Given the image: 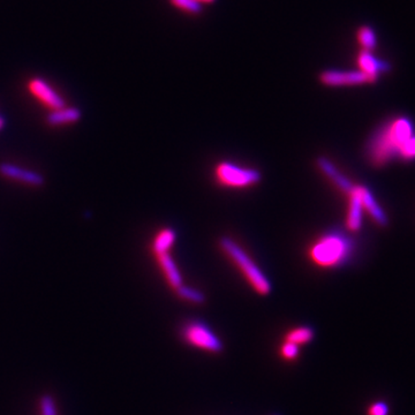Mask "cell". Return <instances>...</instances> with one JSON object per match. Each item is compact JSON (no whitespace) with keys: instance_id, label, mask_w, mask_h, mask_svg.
<instances>
[{"instance_id":"6da1fadb","label":"cell","mask_w":415,"mask_h":415,"mask_svg":"<svg viewBox=\"0 0 415 415\" xmlns=\"http://www.w3.org/2000/svg\"><path fill=\"white\" fill-rule=\"evenodd\" d=\"M413 136V126L407 118H399L378 129L372 136L367 148V155L372 164L384 165L399 154L409 138Z\"/></svg>"},{"instance_id":"7a4b0ae2","label":"cell","mask_w":415,"mask_h":415,"mask_svg":"<svg viewBox=\"0 0 415 415\" xmlns=\"http://www.w3.org/2000/svg\"><path fill=\"white\" fill-rule=\"evenodd\" d=\"M352 252L350 239L343 234L332 232L317 239L308 250L314 265L321 267H335L343 265Z\"/></svg>"},{"instance_id":"3957f363","label":"cell","mask_w":415,"mask_h":415,"mask_svg":"<svg viewBox=\"0 0 415 415\" xmlns=\"http://www.w3.org/2000/svg\"><path fill=\"white\" fill-rule=\"evenodd\" d=\"M219 245H221V250L225 253V255L230 258L231 261L237 265L238 269L245 277V280L258 294L262 297L270 294L272 291L270 280L237 243H234L231 238L224 237L221 238Z\"/></svg>"},{"instance_id":"277c9868","label":"cell","mask_w":415,"mask_h":415,"mask_svg":"<svg viewBox=\"0 0 415 415\" xmlns=\"http://www.w3.org/2000/svg\"><path fill=\"white\" fill-rule=\"evenodd\" d=\"M180 336L184 343L206 353L221 354L224 352V341L204 321H187L180 329Z\"/></svg>"},{"instance_id":"5b68a950","label":"cell","mask_w":415,"mask_h":415,"mask_svg":"<svg viewBox=\"0 0 415 415\" xmlns=\"http://www.w3.org/2000/svg\"><path fill=\"white\" fill-rule=\"evenodd\" d=\"M216 180L221 186L230 188H247L261 182L258 170L243 167L230 162H221L215 169Z\"/></svg>"},{"instance_id":"8992f818","label":"cell","mask_w":415,"mask_h":415,"mask_svg":"<svg viewBox=\"0 0 415 415\" xmlns=\"http://www.w3.org/2000/svg\"><path fill=\"white\" fill-rule=\"evenodd\" d=\"M322 84L328 87L358 86L370 83L366 74L361 71H337L329 70L320 74Z\"/></svg>"},{"instance_id":"52a82bcc","label":"cell","mask_w":415,"mask_h":415,"mask_svg":"<svg viewBox=\"0 0 415 415\" xmlns=\"http://www.w3.org/2000/svg\"><path fill=\"white\" fill-rule=\"evenodd\" d=\"M28 88L36 99H40L45 106L51 110L66 106V101L62 96L59 95L58 92H55L49 83L40 77L31 79L28 83Z\"/></svg>"},{"instance_id":"ba28073f","label":"cell","mask_w":415,"mask_h":415,"mask_svg":"<svg viewBox=\"0 0 415 415\" xmlns=\"http://www.w3.org/2000/svg\"><path fill=\"white\" fill-rule=\"evenodd\" d=\"M0 175L14 182H22L34 187H42L45 184V178L42 173L36 172L34 170L25 169L16 164L0 163Z\"/></svg>"},{"instance_id":"9c48e42d","label":"cell","mask_w":415,"mask_h":415,"mask_svg":"<svg viewBox=\"0 0 415 415\" xmlns=\"http://www.w3.org/2000/svg\"><path fill=\"white\" fill-rule=\"evenodd\" d=\"M358 65H359V71L366 74L370 83L375 82L380 74L387 73V72L390 71L391 68L389 62L376 58L372 52L365 51V50H363L358 55Z\"/></svg>"},{"instance_id":"30bf717a","label":"cell","mask_w":415,"mask_h":415,"mask_svg":"<svg viewBox=\"0 0 415 415\" xmlns=\"http://www.w3.org/2000/svg\"><path fill=\"white\" fill-rule=\"evenodd\" d=\"M82 112L77 106H64L50 111L45 117V121L49 126L57 127L70 125L80 121Z\"/></svg>"},{"instance_id":"8fae6325","label":"cell","mask_w":415,"mask_h":415,"mask_svg":"<svg viewBox=\"0 0 415 415\" xmlns=\"http://www.w3.org/2000/svg\"><path fill=\"white\" fill-rule=\"evenodd\" d=\"M350 197V206H348V230L358 231L361 228L363 223V201L360 197L359 186H354L353 189L348 194Z\"/></svg>"},{"instance_id":"7c38bea8","label":"cell","mask_w":415,"mask_h":415,"mask_svg":"<svg viewBox=\"0 0 415 415\" xmlns=\"http://www.w3.org/2000/svg\"><path fill=\"white\" fill-rule=\"evenodd\" d=\"M317 166L320 167L324 175L331 180L341 191L345 192L346 194H350V192L353 189L354 184L348 180L346 177L341 175L338 170L336 169V166L329 162V160L324 158V157H320L317 160Z\"/></svg>"},{"instance_id":"4fadbf2b","label":"cell","mask_w":415,"mask_h":415,"mask_svg":"<svg viewBox=\"0 0 415 415\" xmlns=\"http://www.w3.org/2000/svg\"><path fill=\"white\" fill-rule=\"evenodd\" d=\"M157 261L160 265V269L163 271L165 280H167L171 289H177L182 285V278L178 267L173 261V258L170 256L169 253L157 256Z\"/></svg>"},{"instance_id":"5bb4252c","label":"cell","mask_w":415,"mask_h":415,"mask_svg":"<svg viewBox=\"0 0 415 415\" xmlns=\"http://www.w3.org/2000/svg\"><path fill=\"white\" fill-rule=\"evenodd\" d=\"M360 197L363 201V209H366L369 212V215L372 216V219L381 226H387V217L385 216L384 211L382 210L381 206L376 202L375 199L372 197L369 189L363 186H359Z\"/></svg>"},{"instance_id":"9a60e30c","label":"cell","mask_w":415,"mask_h":415,"mask_svg":"<svg viewBox=\"0 0 415 415\" xmlns=\"http://www.w3.org/2000/svg\"><path fill=\"white\" fill-rule=\"evenodd\" d=\"M314 338H315V330L311 326H299L286 332L284 341H289L292 344L301 346V345L309 344Z\"/></svg>"},{"instance_id":"2e32d148","label":"cell","mask_w":415,"mask_h":415,"mask_svg":"<svg viewBox=\"0 0 415 415\" xmlns=\"http://www.w3.org/2000/svg\"><path fill=\"white\" fill-rule=\"evenodd\" d=\"M175 238L177 236L172 228H163L160 231L153 243V252L155 253V255L158 256L169 253L170 248L175 243Z\"/></svg>"},{"instance_id":"e0dca14e","label":"cell","mask_w":415,"mask_h":415,"mask_svg":"<svg viewBox=\"0 0 415 415\" xmlns=\"http://www.w3.org/2000/svg\"><path fill=\"white\" fill-rule=\"evenodd\" d=\"M358 42L365 51L372 52L377 45V38H376L375 31H372V27L369 26H363L358 29L357 33Z\"/></svg>"},{"instance_id":"ac0fdd59","label":"cell","mask_w":415,"mask_h":415,"mask_svg":"<svg viewBox=\"0 0 415 415\" xmlns=\"http://www.w3.org/2000/svg\"><path fill=\"white\" fill-rule=\"evenodd\" d=\"M179 298L184 301L191 302L194 304H202L206 302V295L203 294L199 289H193L189 286L182 284L179 289H175Z\"/></svg>"},{"instance_id":"d6986e66","label":"cell","mask_w":415,"mask_h":415,"mask_svg":"<svg viewBox=\"0 0 415 415\" xmlns=\"http://www.w3.org/2000/svg\"><path fill=\"white\" fill-rule=\"evenodd\" d=\"M170 3L177 9H182L188 14H200L202 12V5L197 3L195 0H170Z\"/></svg>"},{"instance_id":"ffe728a7","label":"cell","mask_w":415,"mask_h":415,"mask_svg":"<svg viewBox=\"0 0 415 415\" xmlns=\"http://www.w3.org/2000/svg\"><path fill=\"white\" fill-rule=\"evenodd\" d=\"M280 357L286 361H294L300 355V346L289 341H284L283 344L280 345Z\"/></svg>"},{"instance_id":"44dd1931","label":"cell","mask_w":415,"mask_h":415,"mask_svg":"<svg viewBox=\"0 0 415 415\" xmlns=\"http://www.w3.org/2000/svg\"><path fill=\"white\" fill-rule=\"evenodd\" d=\"M40 415H58L57 405L51 396H43L40 399Z\"/></svg>"},{"instance_id":"7402d4cb","label":"cell","mask_w":415,"mask_h":415,"mask_svg":"<svg viewBox=\"0 0 415 415\" xmlns=\"http://www.w3.org/2000/svg\"><path fill=\"white\" fill-rule=\"evenodd\" d=\"M390 414V406L385 402L378 400L375 403L370 404L367 409V415H389Z\"/></svg>"},{"instance_id":"603a6c76","label":"cell","mask_w":415,"mask_h":415,"mask_svg":"<svg viewBox=\"0 0 415 415\" xmlns=\"http://www.w3.org/2000/svg\"><path fill=\"white\" fill-rule=\"evenodd\" d=\"M400 156L405 158V160H412L415 158V136L409 138L407 141L404 143L403 147L400 148Z\"/></svg>"},{"instance_id":"cb8c5ba5","label":"cell","mask_w":415,"mask_h":415,"mask_svg":"<svg viewBox=\"0 0 415 415\" xmlns=\"http://www.w3.org/2000/svg\"><path fill=\"white\" fill-rule=\"evenodd\" d=\"M195 1H197V3L200 4V5H202V4L215 3L216 0H195Z\"/></svg>"},{"instance_id":"d4e9b609","label":"cell","mask_w":415,"mask_h":415,"mask_svg":"<svg viewBox=\"0 0 415 415\" xmlns=\"http://www.w3.org/2000/svg\"><path fill=\"white\" fill-rule=\"evenodd\" d=\"M5 123H6V120L3 116H0V129H3L4 126H5Z\"/></svg>"}]
</instances>
